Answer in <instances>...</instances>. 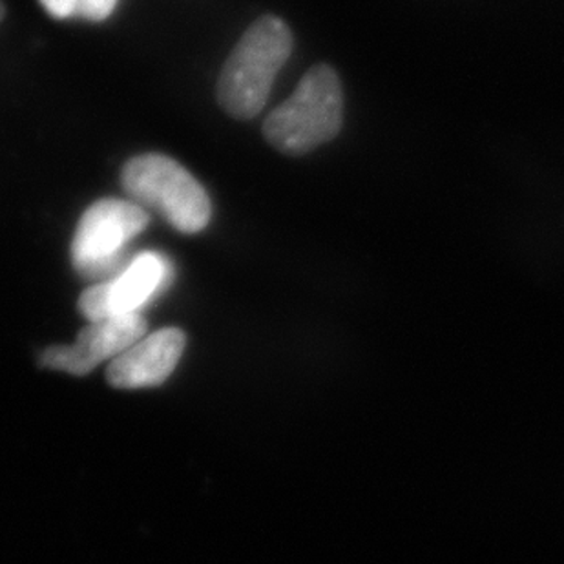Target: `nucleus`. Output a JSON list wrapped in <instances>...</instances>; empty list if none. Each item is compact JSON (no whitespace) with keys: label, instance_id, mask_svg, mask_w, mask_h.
<instances>
[{"label":"nucleus","instance_id":"f257e3e1","mask_svg":"<svg viewBox=\"0 0 564 564\" xmlns=\"http://www.w3.org/2000/svg\"><path fill=\"white\" fill-rule=\"evenodd\" d=\"M293 52V33L278 17L258 19L241 35L218 80V101L236 119H252L265 107L278 72Z\"/></svg>","mask_w":564,"mask_h":564},{"label":"nucleus","instance_id":"f03ea898","mask_svg":"<svg viewBox=\"0 0 564 564\" xmlns=\"http://www.w3.org/2000/svg\"><path fill=\"white\" fill-rule=\"evenodd\" d=\"M344 94L335 69L325 64L311 68L282 107L267 118V141L288 155L313 152L340 132Z\"/></svg>","mask_w":564,"mask_h":564},{"label":"nucleus","instance_id":"7ed1b4c3","mask_svg":"<svg viewBox=\"0 0 564 564\" xmlns=\"http://www.w3.org/2000/svg\"><path fill=\"white\" fill-rule=\"evenodd\" d=\"M121 183L133 203L160 213L183 235L202 232L213 216L202 183L169 155H135L123 166Z\"/></svg>","mask_w":564,"mask_h":564},{"label":"nucleus","instance_id":"20e7f679","mask_svg":"<svg viewBox=\"0 0 564 564\" xmlns=\"http://www.w3.org/2000/svg\"><path fill=\"white\" fill-rule=\"evenodd\" d=\"M149 221V213L138 203L107 197L90 205L80 216L69 249L75 271L86 280L118 276L132 260L127 247Z\"/></svg>","mask_w":564,"mask_h":564},{"label":"nucleus","instance_id":"39448f33","mask_svg":"<svg viewBox=\"0 0 564 564\" xmlns=\"http://www.w3.org/2000/svg\"><path fill=\"white\" fill-rule=\"evenodd\" d=\"M172 280L174 267L163 252H139L118 276L80 294V314L90 322H99L139 313L171 288Z\"/></svg>","mask_w":564,"mask_h":564},{"label":"nucleus","instance_id":"423d86ee","mask_svg":"<svg viewBox=\"0 0 564 564\" xmlns=\"http://www.w3.org/2000/svg\"><path fill=\"white\" fill-rule=\"evenodd\" d=\"M147 322L141 313L127 314L118 318L99 319L86 325L74 346L50 347L43 352L44 368L61 369L66 373H90L107 358H116L133 344L144 338Z\"/></svg>","mask_w":564,"mask_h":564},{"label":"nucleus","instance_id":"0eeeda50","mask_svg":"<svg viewBox=\"0 0 564 564\" xmlns=\"http://www.w3.org/2000/svg\"><path fill=\"white\" fill-rule=\"evenodd\" d=\"M185 344V333L176 327H166L141 338L138 344L113 358L107 371L108 382L119 389L160 386L176 369Z\"/></svg>","mask_w":564,"mask_h":564},{"label":"nucleus","instance_id":"6e6552de","mask_svg":"<svg viewBox=\"0 0 564 564\" xmlns=\"http://www.w3.org/2000/svg\"><path fill=\"white\" fill-rule=\"evenodd\" d=\"M118 6V0H79L77 15L90 22L107 21Z\"/></svg>","mask_w":564,"mask_h":564},{"label":"nucleus","instance_id":"1a4fd4ad","mask_svg":"<svg viewBox=\"0 0 564 564\" xmlns=\"http://www.w3.org/2000/svg\"><path fill=\"white\" fill-rule=\"evenodd\" d=\"M54 19H72L77 15L79 0H39Z\"/></svg>","mask_w":564,"mask_h":564},{"label":"nucleus","instance_id":"9d476101","mask_svg":"<svg viewBox=\"0 0 564 564\" xmlns=\"http://www.w3.org/2000/svg\"><path fill=\"white\" fill-rule=\"evenodd\" d=\"M4 19V6H2V2H0V21Z\"/></svg>","mask_w":564,"mask_h":564}]
</instances>
